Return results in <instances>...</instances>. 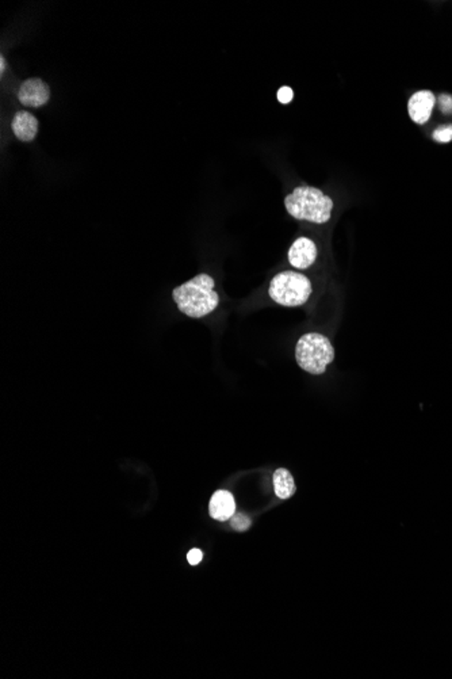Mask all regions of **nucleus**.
Here are the masks:
<instances>
[{"mask_svg":"<svg viewBox=\"0 0 452 679\" xmlns=\"http://www.w3.org/2000/svg\"><path fill=\"white\" fill-rule=\"evenodd\" d=\"M434 138L439 143H450L452 140V125L437 128L434 132Z\"/></svg>","mask_w":452,"mask_h":679,"instance_id":"obj_12","label":"nucleus"},{"mask_svg":"<svg viewBox=\"0 0 452 679\" xmlns=\"http://www.w3.org/2000/svg\"><path fill=\"white\" fill-rule=\"evenodd\" d=\"M295 359L305 372L322 375L326 366L333 362L335 350L325 335L319 332H307L297 342Z\"/></svg>","mask_w":452,"mask_h":679,"instance_id":"obj_3","label":"nucleus"},{"mask_svg":"<svg viewBox=\"0 0 452 679\" xmlns=\"http://www.w3.org/2000/svg\"><path fill=\"white\" fill-rule=\"evenodd\" d=\"M293 98H294V93H293V90L290 87L283 86V87L279 89V91H278V101L281 103L287 105V103H290L293 101Z\"/></svg>","mask_w":452,"mask_h":679,"instance_id":"obj_13","label":"nucleus"},{"mask_svg":"<svg viewBox=\"0 0 452 679\" xmlns=\"http://www.w3.org/2000/svg\"><path fill=\"white\" fill-rule=\"evenodd\" d=\"M202 559H204V553L199 549H191L187 555V560L191 566H198L202 562Z\"/></svg>","mask_w":452,"mask_h":679,"instance_id":"obj_14","label":"nucleus"},{"mask_svg":"<svg viewBox=\"0 0 452 679\" xmlns=\"http://www.w3.org/2000/svg\"><path fill=\"white\" fill-rule=\"evenodd\" d=\"M208 510L214 519L227 521L236 514V500L229 491H217L211 496Z\"/></svg>","mask_w":452,"mask_h":679,"instance_id":"obj_8","label":"nucleus"},{"mask_svg":"<svg viewBox=\"0 0 452 679\" xmlns=\"http://www.w3.org/2000/svg\"><path fill=\"white\" fill-rule=\"evenodd\" d=\"M436 98L431 91H417L408 102V112L416 124H425L434 110Z\"/></svg>","mask_w":452,"mask_h":679,"instance_id":"obj_7","label":"nucleus"},{"mask_svg":"<svg viewBox=\"0 0 452 679\" xmlns=\"http://www.w3.org/2000/svg\"><path fill=\"white\" fill-rule=\"evenodd\" d=\"M313 292L312 283L306 276L295 271L277 274L270 283V297L283 306H300L309 300Z\"/></svg>","mask_w":452,"mask_h":679,"instance_id":"obj_4","label":"nucleus"},{"mask_svg":"<svg viewBox=\"0 0 452 679\" xmlns=\"http://www.w3.org/2000/svg\"><path fill=\"white\" fill-rule=\"evenodd\" d=\"M214 286L215 283L208 274H198L192 280L175 287L172 299L180 312L192 319H201L214 312L220 304V296Z\"/></svg>","mask_w":452,"mask_h":679,"instance_id":"obj_1","label":"nucleus"},{"mask_svg":"<svg viewBox=\"0 0 452 679\" xmlns=\"http://www.w3.org/2000/svg\"><path fill=\"white\" fill-rule=\"evenodd\" d=\"M440 109L446 114L452 113V96L450 95H441L439 99Z\"/></svg>","mask_w":452,"mask_h":679,"instance_id":"obj_15","label":"nucleus"},{"mask_svg":"<svg viewBox=\"0 0 452 679\" xmlns=\"http://www.w3.org/2000/svg\"><path fill=\"white\" fill-rule=\"evenodd\" d=\"M11 129L20 141H33L38 133V119L33 114L22 110L14 115Z\"/></svg>","mask_w":452,"mask_h":679,"instance_id":"obj_9","label":"nucleus"},{"mask_svg":"<svg viewBox=\"0 0 452 679\" xmlns=\"http://www.w3.org/2000/svg\"><path fill=\"white\" fill-rule=\"evenodd\" d=\"M274 489L279 499H288L295 493V483L293 474L284 468H279L274 473Z\"/></svg>","mask_w":452,"mask_h":679,"instance_id":"obj_10","label":"nucleus"},{"mask_svg":"<svg viewBox=\"0 0 452 679\" xmlns=\"http://www.w3.org/2000/svg\"><path fill=\"white\" fill-rule=\"evenodd\" d=\"M286 210L297 220L325 224L329 221L333 201L320 189L312 186H300L284 200Z\"/></svg>","mask_w":452,"mask_h":679,"instance_id":"obj_2","label":"nucleus"},{"mask_svg":"<svg viewBox=\"0 0 452 679\" xmlns=\"http://www.w3.org/2000/svg\"><path fill=\"white\" fill-rule=\"evenodd\" d=\"M19 102L27 108H41L46 105L51 99L49 86L38 77L25 80L18 90Z\"/></svg>","mask_w":452,"mask_h":679,"instance_id":"obj_5","label":"nucleus"},{"mask_svg":"<svg viewBox=\"0 0 452 679\" xmlns=\"http://www.w3.org/2000/svg\"><path fill=\"white\" fill-rule=\"evenodd\" d=\"M317 259V247L309 238L297 239L288 250V262L295 269H307Z\"/></svg>","mask_w":452,"mask_h":679,"instance_id":"obj_6","label":"nucleus"},{"mask_svg":"<svg viewBox=\"0 0 452 679\" xmlns=\"http://www.w3.org/2000/svg\"><path fill=\"white\" fill-rule=\"evenodd\" d=\"M232 528L237 531H244L251 528V519L244 514H234L232 517Z\"/></svg>","mask_w":452,"mask_h":679,"instance_id":"obj_11","label":"nucleus"}]
</instances>
